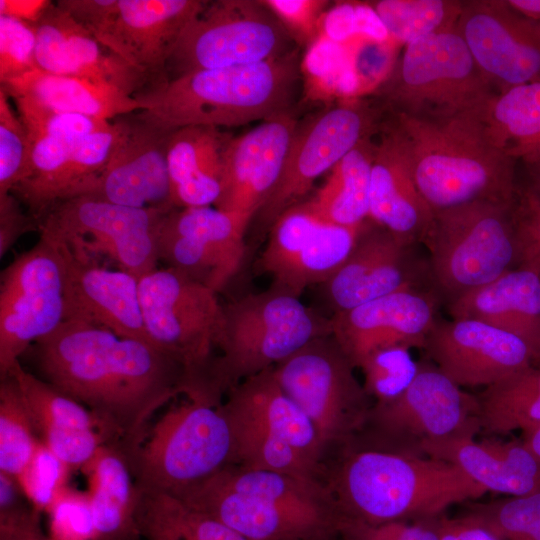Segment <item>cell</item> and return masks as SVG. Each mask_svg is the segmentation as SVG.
Here are the masks:
<instances>
[{
  "label": "cell",
  "mask_w": 540,
  "mask_h": 540,
  "mask_svg": "<svg viewBox=\"0 0 540 540\" xmlns=\"http://www.w3.org/2000/svg\"><path fill=\"white\" fill-rule=\"evenodd\" d=\"M34 354L43 380L110 424L125 454L152 415L188 391L182 367L153 344L80 320L37 340Z\"/></svg>",
  "instance_id": "1"
},
{
  "label": "cell",
  "mask_w": 540,
  "mask_h": 540,
  "mask_svg": "<svg viewBox=\"0 0 540 540\" xmlns=\"http://www.w3.org/2000/svg\"><path fill=\"white\" fill-rule=\"evenodd\" d=\"M323 483L341 519L374 525L439 518L487 493L443 460L353 444L327 462Z\"/></svg>",
  "instance_id": "2"
},
{
  "label": "cell",
  "mask_w": 540,
  "mask_h": 540,
  "mask_svg": "<svg viewBox=\"0 0 540 540\" xmlns=\"http://www.w3.org/2000/svg\"><path fill=\"white\" fill-rule=\"evenodd\" d=\"M485 111L442 118L388 112L434 212L478 200L514 201L516 160L491 140Z\"/></svg>",
  "instance_id": "3"
},
{
  "label": "cell",
  "mask_w": 540,
  "mask_h": 540,
  "mask_svg": "<svg viewBox=\"0 0 540 540\" xmlns=\"http://www.w3.org/2000/svg\"><path fill=\"white\" fill-rule=\"evenodd\" d=\"M299 47L280 57L166 79L135 98L137 115L161 128L234 127L289 110L299 78Z\"/></svg>",
  "instance_id": "4"
},
{
  "label": "cell",
  "mask_w": 540,
  "mask_h": 540,
  "mask_svg": "<svg viewBox=\"0 0 540 540\" xmlns=\"http://www.w3.org/2000/svg\"><path fill=\"white\" fill-rule=\"evenodd\" d=\"M248 540H307L337 534L340 517L304 479L231 465L172 494Z\"/></svg>",
  "instance_id": "5"
},
{
  "label": "cell",
  "mask_w": 540,
  "mask_h": 540,
  "mask_svg": "<svg viewBox=\"0 0 540 540\" xmlns=\"http://www.w3.org/2000/svg\"><path fill=\"white\" fill-rule=\"evenodd\" d=\"M221 408L233 436L232 464L323 483L327 459L318 433L281 389L273 367L231 388Z\"/></svg>",
  "instance_id": "6"
},
{
  "label": "cell",
  "mask_w": 540,
  "mask_h": 540,
  "mask_svg": "<svg viewBox=\"0 0 540 540\" xmlns=\"http://www.w3.org/2000/svg\"><path fill=\"white\" fill-rule=\"evenodd\" d=\"M330 334L331 317L307 307L299 297L272 287L223 305L213 371L218 397L223 400L241 381Z\"/></svg>",
  "instance_id": "7"
},
{
  "label": "cell",
  "mask_w": 540,
  "mask_h": 540,
  "mask_svg": "<svg viewBox=\"0 0 540 540\" xmlns=\"http://www.w3.org/2000/svg\"><path fill=\"white\" fill-rule=\"evenodd\" d=\"M207 286L172 269L156 268L139 280L140 304L151 343L184 370L186 398L213 406L223 305Z\"/></svg>",
  "instance_id": "8"
},
{
  "label": "cell",
  "mask_w": 540,
  "mask_h": 540,
  "mask_svg": "<svg viewBox=\"0 0 540 540\" xmlns=\"http://www.w3.org/2000/svg\"><path fill=\"white\" fill-rule=\"evenodd\" d=\"M498 94L456 28L407 44L380 90L388 112L425 118L483 112Z\"/></svg>",
  "instance_id": "9"
},
{
  "label": "cell",
  "mask_w": 540,
  "mask_h": 540,
  "mask_svg": "<svg viewBox=\"0 0 540 540\" xmlns=\"http://www.w3.org/2000/svg\"><path fill=\"white\" fill-rule=\"evenodd\" d=\"M513 202L478 200L434 212L423 243L436 295L449 303L516 266Z\"/></svg>",
  "instance_id": "10"
},
{
  "label": "cell",
  "mask_w": 540,
  "mask_h": 540,
  "mask_svg": "<svg viewBox=\"0 0 540 540\" xmlns=\"http://www.w3.org/2000/svg\"><path fill=\"white\" fill-rule=\"evenodd\" d=\"M125 456L137 487L177 494L233 463L231 427L221 405L186 398Z\"/></svg>",
  "instance_id": "11"
},
{
  "label": "cell",
  "mask_w": 540,
  "mask_h": 540,
  "mask_svg": "<svg viewBox=\"0 0 540 540\" xmlns=\"http://www.w3.org/2000/svg\"><path fill=\"white\" fill-rule=\"evenodd\" d=\"M335 338L318 337L273 367L284 393L314 425L326 464L361 431L373 401Z\"/></svg>",
  "instance_id": "12"
},
{
  "label": "cell",
  "mask_w": 540,
  "mask_h": 540,
  "mask_svg": "<svg viewBox=\"0 0 540 540\" xmlns=\"http://www.w3.org/2000/svg\"><path fill=\"white\" fill-rule=\"evenodd\" d=\"M477 396L465 392L434 364L419 363L417 376L398 398L373 403L358 435L349 443L423 456L422 446L481 431Z\"/></svg>",
  "instance_id": "13"
},
{
  "label": "cell",
  "mask_w": 540,
  "mask_h": 540,
  "mask_svg": "<svg viewBox=\"0 0 540 540\" xmlns=\"http://www.w3.org/2000/svg\"><path fill=\"white\" fill-rule=\"evenodd\" d=\"M292 42L262 1H207L183 31L164 80L198 70L268 61L297 48Z\"/></svg>",
  "instance_id": "14"
},
{
  "label": "cell",
  "mask_w": 540,
  "mask_h": 540,
  "mask_svg": "<svg viewBox=\"0 0 540 540\" xmlns=\"http://www.w3.org/2000/svg\"><path fill=\"white\" fill-rule=\"evenodd\" d=\"M173 209V208H172ZM171 209L134 208L92 196H79L54 206L40 223L70 250L113 262L138 279L157 268L158 237Z\"/></svg>",
  "instance_id": "15"
},
{
  "label": "cell",
  "mask_w": 540,
  "mask_h": 540,
  "mask_svg": "<svg viewBox=\"0 0 540 540\" xmlns=\"http://www.w3.org/2000/svg\"><path fill=\"white\" fill-rule=\"evenodd\" d=\"M66 319L65 261L60 244L41 233L0 278V378L37 340Z\"/></svg>",
  "instance_id": "16"
},
{
  "label": "cell",
  "mask_w": 540,
  "mask_h": 540,
  "mask_svg": "<svg viewBox=\"0 0 540 540\" xmlns=\"http://www.w3.org/2000/svg\"><path fill=\"white\" fill-rule=\"evenodd\" d=\"M383 111V106L347 101L298 123L281 175L251 222L255 237L268 235L285 211L303 202L318 177L374 134L384 118Z\"/></svg>",
  "instance_id": "17"
},
{
  "label": "cell",
  "mask_w": 540,
  "mask_h": 540,
  "mask_svg": "<svg viewBox=\"0 0 540 540\" xmlns=\"http://www.w3.org/2000/svg\"><path fill=\"white\" fill-rule=\"evenodd\" d=\"M248 229L214 206L173 208L161 222L159 261L219 293L242 266Z\"/></svg>",
  "instance_id": "18"
},
{
  "label": "cell",
  "mask_w": 540,
  "mask_h": 540,
  "mask_svg": "<svg viewBox=\"0 0 540 540\" xmlns=\"http://www.w3.org/2000/svg\"><path fill=\"white\" fill-rule=\"evenodd\" d=\"M361 225L327 222L301 202L285 211L268 232L258 260L271 286L300 297L312 285H323L349 256Z\"/></svg>",
  "instance_id": "19"
},
{
  "label": "cell",
  "mask_w": 540,
  "mask_h": 540,
  "mask_svg": "<svg viewBox=\"0 0 540 540\" xmlns=\"http://www.w3.org/2000/svg\"><path fill=\"white\" fill-rule=\"evenodd\" d=\"M456 29L499 93L540 81V19L508 0H469Z\"/></svg>",
  "instance_id": "20"
},
{
  "label": "cell",
  "mask_w": 540,
  "mask_h": 540,
  "mask_svg": "<svg viewBox=\"0 0 540 540\" xmlns=\"http://www.w3.org/2000/svg\"><path fill=\"white\" fill-rule=\"evenodd\" d=\"M423 349L460 387L486 388L534 365L522 339L474 319L436 320Z\"/></svg>",
  "instance_id": "21"
},
{
  "label": "cell",
  "mask_w": 540,
  "mask_h": 540,
  "mask_svg": "<svg viewBox=\"0 0 540 540\" xmlns=\"http://www.w3.org/2000/svg\"><path fill=\"white\" fill-rule=\"evenodd\" d=\"M371 219L359 228L355 244L341 267L323 284L334 313L399 291L419 288L428 278L413 247Z\"/></svg>",
  "instance_id": "22"
},
{
  "label": "cell",
  "mask_w": 540,
  "mask_h": 540,
  "mask_svg": "<svg viewBox=\"0 0 540 540\" xmlns=\"http://www.w3.org/2000/svg\"><path fill=\"white\" fill-rule=\"evenodd\" d=\"M298 126L290 110L231 138L223 155L221 192L214 204L250 224L273 191Z\"/></svg>",
  "instance_id": "23"
},
{
  "label": "cell",
  "mask_w": 540,
  "mask_h": 540,
  "mask_svg": "<svg viewBox=\"0 0 540 540\" xmlns=\"http://www.w3.org/2000/svg\"><path fill=\"white\" fill-rule=\"evenodd\" d=\"M118 119L121 131L110 160L85 196L134 208H175L167 165L173 131L150 123L137 113Z\"/></svg>",
  "instance_id": "24"
},
{
  "label": "cell",
  "mask_w": 540,
  "mask_h": 540,
  "mask_svg": "<svg viewBox=\"0 0 540 540\" xmlns=\"http://www.w3.org/2000/svg\"><path fill=\"white\" fill-rule=\"evenodd\" d=\"M206 3L201 0H119L114 21L96 39L142 73L150 90L165 79L167 64L183 31Z\"/></svg>",
  "instance_id": "25"
},
{
  "label": "cell",
  "mask_w": 540,
  "mask_h": 540,
  "mask_svg": "<svg viewBox=\"0 0 540 540\" xmlns=\"http://www.w3.org/2000/svg\"><path fill=\"white\" fill-rule=\"evenodd\" d=\"M437 295L420 288L389 294L331 317L332 336L355 368L371 352L423 348L436 322Z\"/></svg>",
  "instance_id": "26"
},
{
  "label": "cell",
  "mask_w": 540,
  "mask_h": 540,
  "mask_svg": "<svg viewBox=\"0 0 540 540\" xmlns=\"http://www.w3.org/2000/svg\"><path fill=\"white\" fill-rule=\"evenodd\" d=\"M55 240L65 261V321H84L121 337L151 343L140 304V279L120 269H109Z\"/></svg>",
  "instance_id": "27"
},
{
  "label": "cell",
  "mask_w": 540,
  "mask_h": 540,
  "mask_svg": "<svg viewBox=\"0 0 540 540\" xmlns=\"http://www.w3.org/2000/svg\"><path fill=\"white\" fill-rule=\"evenodd\" d=\"M433 217L415 183L401 139L389 116L384 117L374 135L369 219L401 241L416 245L424 242Z\"/></svg>",
  "instance_id": "28"
},
{
  "label": "cell",
  "mask_w": 540,
  "mask_h": 540,
  "mask_svg": "<svg viewBox=\"0 0 540 540\" xmlns=\"http://www.w3.org/2000/svg\"><path fill=\"white\" fill-rule=\"evenodd\" d=\"M475 436L462 434L428 442L421 453L457 466L487 492L511 497L540 493V460L522 440L490 437L476 441Z\"/></svg>",
  "instance_id": "29"
},
{
  "label": "cell",
  "mask_w": 540,
  "mask_h": 540,
  "mask_svg": "<svg viewBox=\"0 0 540 540\" xmlns=\"http://www.w3.org/2000/svg\"><path fill=\"white\" fill-rule=\"evenodd\" d=\"M452 319H474L522 339L540 356V277L515 266L494 281L448 303Z\"/></svg>",
  "instance_id": "30"
},
{
  "label": "cell",
  "mask_w": 540,
  "mask_h": 540,
  "mask_svg": "<svg viewBox=\"0 0 540 540\" xmlns=\"http://www.w3.org/2000/svg\"><path fill=\"white\" fill-rule=\"evenodd\" d=\"M231 138L220 128L204 125L172 132L167 165L175 208L214 206L221 192L223 155Z\"/></svg>",
  "instance_id": "31"
},
{
  "label": "cell",
  "mask_w": 540,
  "mask_h": 540,
  "mask_svg": "<svg viewBox=\"0 0 540 540\" xmlns=\"http://www.w3.org/2000/svg\"><path fill=\"white\" fill-rule=\"evenodd\" d=\"M81 470L87 479L95 540H142L136 520L139 491L119 444L101 446Z\"/></svg>",
  "instance_id": "32"
},
{
  "label": "cell",
  "mask_w": 540,
  "mask_h": 540,
  "mask_svg": "<svg viewBox=\"0 0 540 540\" xmlns=\"http://www.w3.org/2000/svg\"><path fill=\"white\" fill-rule=\"evenodd\" d=\"M1 87L13 99L22 98L49 109L108 121L145 109L144 103L117 88L39 69Z\"/></svg>",
  "instance_id": "33"
},
{
  "label": "cell",
  "mask_w": 540,
  "mask_h": 540,
  "mask_svg": "<svg viewBox=\"0 0 540 540\" xmlns=\"http://www.w3.org/2000/svg\"><path fill=\"white\" fill-rule=\"evenodd\" d=\"M375 133L347 153L314 196L304 201L319 218L345 227H357L369 218Z\"/></svg>",
  "instance_id": "34"
},
{
  "label": "cell",
  "mask_w": 540,
  "mask_h": 540,
  "mask_svg": "<svg viewBox=\"0 0 540 540\" xmlns=\"http://www.w3.org/2000/svg\"><path fill=\"white\" fill-rule=\"evenodd\" d=\"M493 143L514 160L540 158V81L500 92L484 114Z\"/></svg>",
  "instance_id": "35"
},
{
  "label": "cell",
  "mask_w": 540,
  "mask_h": 540,
  "mask_svg": "<svg viewBox=\"0 0 540 540\" xmlns=\"http://www.w3.org/2000/svg\"><path fill=\"white\" fill-rule=\"evenodd\" d=\"M137 488L136 520L143 540H248L172 494Z\"/></svg>",
  "instance_id": "36"
},
{
  "label": "cell",
  "mask_w": 540,
  "mask_h": 540,
  "mask_svg": "<svg viewBox=\"0 0 540 540\" xmlns=\"http://www.w3.org/2000/svg\"><path fill=\"white\" fill-rule=\"evenodd\" d=\"M481 431L505 435L540 426V366L534 365L489 387L478 396Z\"/></svg>",
  "instance_id": "37"
},
{
  "label": "cell",
  "mask_w": 540,
  "mask_h": 540,
  "mask_svg": "<svg viewBox=\"0 0 540 540\" xmlns=\"http://www.w3.org/2000/svg\"><path fill=\"white\" fill-rule=\"evenodd\" d=\"M57 7L75 77L117 88L134 97L149 89V82L142 73L101 44L68 12Z\"/></svg>",
  "instance_id": "38"
},
{
  "label": "cell",
  "mask_w": 540,
  "mask_h": 540,
  "mask_svg": "<svg viewBox=\"0 0 540 540\" xmlns=\"http://www.w3.org/2000/svg\"><path fill=\"white\" fill-rule=\"evenodd\" d=\"M8 374L16 380L37 436L63 430H99L121 441L117 431L96 413L26 371L17 361ZM7 374V375H8Z\"/></svg>",
  "instance_id": "39"
},
{
  "label": "cell",
  "mask_w": 540,
  "mask_h": 540,
  "mask_svg": "<svg viewBox=\"0 0 540 540\" xmlns=\"http://www.w3.org/2000/svg\"><path fill=\"white\" fill-rule=\"evenodd\" d=\"M464 1L380 0L373 9L393 39L406 45L456 28Z\"/></svg>",
  "instance_id": "40"
},
{
  "label": "cell",
  "mask_w": 540,
  "mask_h": 540,
  "mask_svg": "<svg viewBox=\"0 0 540 540\" xmlns=\"http://www.w3.org/2000/svg\"><path fill=\"white\" fill-rule=\"evenodd\" d=\"M39 441L16 380L10 374L0 378V473L16 479Z\"/></svg>",
  "instance_id": "41"
},
{
  "label": "cell",
  "mask_w": 540,
  "mask_h": 540,
  "mask_svg": "<svg viewBox=\"0 0 540 540\" xmlns=\"http://www.w3.org/2000/svg\"><path fill=\"white\" fill-rule=\"evenodd\" d=\"M499 540H540V493L489 502L465 503L464 513Z\"/></svg>",
  "instance_id": "42"
},
{
  "label": "cell",
  "mask_w": 540,
  "mask_h": 540,
  "mask_svg": "<svg viewBox=\"0 0 540 540\" xmlns=\"http://www.w3.org/2000/svg\"><path fill=\"white\" fill-rule=\"evenodd\" d=\"M364 381L363 387L375 404L388 403L401 394L414 381L419 371L410 348L395 345L377 349L368 354L360 363Z\"/></svg>",
  "instance_id": "43"
},
{
  "label": "cell",
  "mask_w": 540,
  "mask_h": 540,
  "mask_svg": "<svg viewBox=\"0 0 540 540\" xmlns=\"http://www.w3.org/2000/svg\"><path fill=\"white\" fill-rule=\"evenodd\" d=\"M0 87V194L11 193L26 176L31 156L27 130Z\"/></svg>",
  "instance_id": "44"
},
{
  "label": "cell",
  "mask_w": 540,
  "mask_h": 540,
  "mask_svg": "<svg viewBox=\"0 0 540 540\" xmlns=\"http://www.w3.org/2000/svg\"><path fill=\"white\" fill-rule=\"evenodd\" d=\"M72 469L41 441L26 469L16 478L27 501L36 511L47 512L67 488Z\"/></svg>",
  "instance_id": "45"
},
{
  "label": "cell",
  "mask_w": 540,
  "mask_h": 540,
  "mask_svg": "<svg viewBox=\"0 0 540 540\" xmlns=\"http://www.w3.org/2000/svg\"><path fill=\"white\" fill-rule=\"evenodd\" d=\"M14 102L29 136L76 141L111 124L108 120L49 109L22 98H15Z\"/></svg>",
  "instance_id": "46"
},
{
  "label": "cell",
  "mask_w": 540,
  "mask_h": 540,
  "mask_svg": "<svg viewBox=\"0 0 540 540\" xmlns=\"http://www.w3.org/2000/svg\"><path fill=\"white\" fill-rule=\"evenodd\" d=\"M33 24L0 15V82L4 84L36 69Z\"/></svg>",
  "instance_id": "47"
},
{
  "label": "cell",
  "mask_w": 540,
  "mask_h": 540,
  "mask_svg": "<svg viewBox=\"0 0 540 540\" xmlns=\"http://www.w3.org/2000/svg\"><path fill=\"white\" fill-rule=\"evenodd\" d=\"M46 514L49 540H95L89 497L86 491L65 488Z\"/></svg>",
  "instance_id": "48"
},
{
  "label": "cell",
  "mask_w": 540,
  "mask_h": 540,
  "mask_svg": "<svg viewBox=\"0 0 540 540\" xmlns=\"http://www.w3.org/2000/svg\"><path fill=\"white\" fill-rule=\"evenodd\" d=\"M512 218L516 243V266L540 277V198L526 186H517Z\"/></svg>",
  "instance_id": "49"
},
{
  "label": "cell",
  "mask_w": 540,
  "mask_h": 540,
  "mask_svg": "<svg viewBox=\"0 0 540 540\" xmlns=\"http://www.w3.org/2000/svg\"><path fill=\"white\" fill-rule=\"evenodd\" d=\"M298 46L314 44L320 36L327 0H262Z\"/></svg>",
  "instance_id": "50"
},
{
  "label": "cell",
  "mask_w": 540,
  "mask_h": 540,
  "mask_svg": "<svg viewBox=\"0 0 540 540\" xmlns=\"http://www.w3.org/2000/svg\"><path fill=\"white\" fill-rule=\"evenodd\" d=\"M441 517L420 521H394L375 525L341 519L337 530L338 539L439 540V521Z\"/></svg>",
  "instance_id": "51"
},
{
  "label": "cell",
  "mask_w": 540,
  "mask_h": 540,
  "mask_svg": "<svg viewBox=\"0 0 540 540\" xmlns=\"http://www.w3.org/2000/svg\"><path fill=\"white\" fill-rule=\"evenodd\" d=\"M56 4L95 38L114 21L119 8V0H61Z\"/></svg>",
  "instance_id": "52"
},
{
  "label": "cell",
  "mask_w": 540,
  "mask_h": 540,
  "mask_svg": "<svg viewBox=\"0 0 540 540\" xmlns=\"http://www.w3.org/2000/svg\"><path fill=\"white\" fill-rule=\"evenodd\" d=\"M12 193L0 194V257L26 232L40 229L39 222L24 212Z\"/></svg>",
  "instance_id": "53"
},
{
  "label": "cell",
  "mask_w": 540,
  "mask_h": 540,
  "mask_svg": "<svg viewBox=\"0 0 540 540\" xmlns=\"http://www.w3.org/2000/svg\"><path fill=\"white\" fill-rule=\"evenodd\" d=\"M40 512L29 506L0 516V540H49L40 523Z\"/></svg>",
  "instance_id": "54"
},
{
  "label": "cell",
  "mask_w": 540,
  "mask_h": 540,
  "mask_svg": "<svg viewBox=\"0 0 540 540\" xmlns=\"http://www.w3.org/2000/svg\"><path fill=\"white\" fill-rule=\"evenodd\" d=\"M439 540H499L486 526L461 514L455 518L445 515L439 521Z\"/></svg>",
  "instance_id": "55"
},
{
  "label": "cell",
  "mask_w": 540,
  "mask_h": 540,
  "mask_svg": "<svg viewBox=\"0 0 540 540\" xmlns=\"http://www.w3.org/2000/svg\"><path fill=\"white\" fill-rule=\"evenodd\" d=\"M51 5L49 0H0V15L35 25Z\"/></svg>",
  "instance_id": "56"
},
{
  "label": "cell",
  "mask_w": 540,
  "mask_h": 540,
  "mask_svg": "<svg viewBox=\"0 0 540 540\" xmlns=\"http://www.w3.org/2000/svg\"><path fill=\"white\" fill-rule=\"evenodd\" d=\"M524 164L528 175L526 187L540 198V158Z\"/></svg>",
  "instance_id": "57"
},
{
  "label": "cell",
  "mask_w": 540,
  "mask_h": 540,
  "mask_svg": "<svg viewBox=\"0 0 540 540\" xmlns=\"http://www.w3.org/2000/svg\"><path fill=\"white\" fill-rule=\"evenodd\" d=\"M508 2L525 15L540 19V0H508Z\"/></svg>",
  "instance_id": "58"
},
{
  "label": "cell",
  "mask_w": 540,
  "mask_h": 540,
  "mask_svg": "<svg viewBox=\"0 0 540 540\" xmlns=\"http://www.w3.org/2000/svg\"><path fill=\"white\" fill-rule=\"evenodd\" d=\"M523 444L540 460V426L523 434Z\"/></svg>",
  "instance_id": "59"
},
{
  "label": "cell",
  "mask_w": 540,
  "mask_h": 540,
  "mask_svg": "<svg viewBox=\"0 0 540 540\" xmlns=\"http://www.w3.org/2000/svg\"><path fill=\"white\" fill-rule=\"evenodd\" d=\"M307 540H339L338 539V532L337 534L326 536V537H319V538H313V539H307Z\"/></svg>",
  "instance_id": "60"
},
{
  "label": "cell",
  "mask_w": 540,
  "mask_h": 540,
  "mask_svg": "<svg viewBox=\"0 0 540 540\" xmlns=\"http://www.w3.org/2000/svg\"><path fill=\"white\" fill-rule=\"evenodd\" d=\"M538 362H540V356H539Z\"/></svg>",
  "instance_id": "61"
}]
</instances>
